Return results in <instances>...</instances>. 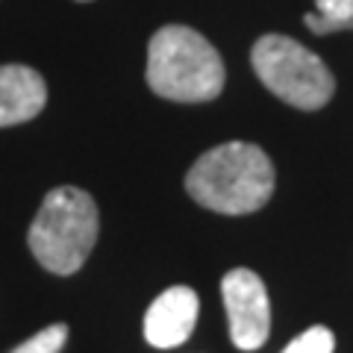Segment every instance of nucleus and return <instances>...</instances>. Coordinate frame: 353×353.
<instances>
[{
  "mask_svg": "<svg viewBox=\"0 0 353 353\" xmlns=\"http://www.w3.org/2000/svg\"><path fill=\"white\" fill-rule=\"evenodd\" d=\"M185 192L203 209L221 215H250L271 201L274 165L250 141H227L206 150L185 174Z\"/></svg>",
  "mask_w": 353,
  "mask_h": 353,
  "instance_id": "nucleus-1",
  "label": "nucleus"
},
{
  "mask_svg": "<svg viewBox=\"0 0 353 353\" xmlns=\"http://www.w3.org/2000/svg\"><path fill=\"white\" fill-rule=\"evenodd\" d=\"M224 59L201 32L183 24L162 27L148 48V85L176 103H206L224 92Z\"/></svg>",
  "mask_w": 353,
  "mask_h": 353,
  "instance_id": "nucleus-2",
  "label": "nucleus"
},
{
  "mask_svg": "<svg viewBox=\"0 0 353 353\" xmlns=\"http://www.w3.org/2000/svg\"><path fill=\"white\" fill-rule=\"evenodd\" d=\"M101 218L92 194L77 185H59L41 201L30 224V250L41 268L59 277H71L94 250Z\"/></svg>",
  "mask_w": 353,
  "mask_h": 353,
  "instance_id": "nucleus-3",
  "label": "nucleus"
},
{
  "mask_svg": "<svg viewBox=\"0 0 353 353\" xmlns=\"http://www.w3.org/2000/svg\"><path fill=\"white\" fill-rule=\"evenodd\" d=\"M250 62L262 85L294 109L315 112L336 92V80L324 59L289 36H262L253 44Z\"/></svg>",
  "mask_w": 353,
  "mask_h": 353,
  "instance_id": "nucleus-4",
  "label": "nucleus"
},
{
  "mask_svg": "<svg viewBox=\"0 0 353 353\" xmlns=\"http://www.w3.org/2000/svg\"><path fill=\"white\" fill-rule=\"evenodd\" d=\"M230 339L239 350H259L271 333V303L265 283L250 268H236L221 280Z\"/></svg>",
  "mask_w": 353,
  "mask_h": 353,
  "instance_id": "nucleus-5",
  "label": "nucleus"
},
{
  "mask_svg": "<svg viewBox=\"0 0 353 353\" xmlns=\"http://www.w3.org/2000/svg\"><path fill=\"white\" fill-rule=\"evenodd\" d=\"M197 294L189 285H174L165 289L157 301L150 303L145 315V339L153 347H180L189 341L197 324Z\"/></svg>",
  "mask_w": 353,
  "mask_h": 353,
  "instance_id": "nucleus-6",
  "label": "nucleus"
},
{
  "mask_svg": "<svg viewBox=\"0 0 353 353\" xmlns=\"http://www.w3.org/2000/svg\"><path fill=\"white\" fill-rule=\"evenodd\" d=\"M48 103V85L30 65H0V127L27 124Z\"/></svg>",
  "mask_w": 353,
  "mask_h": 353,
  "instance_id": "nucleus-7",
  "label": "nucleus"
},
{
  "mask_svg": "<svg viewBox=\"0 0 353 353\" xmlns=\"http://www.w3.org/2000/svg\"><path fill=\"white\" fill-rule=\"evenodd\" d=\"M303 24L315 36L353 30V0H315V12H309Z\"/></svg>",
  "mask_w": 353,
  "mask_h": 353,
  "instance_id": "nucleus-8",
  "label": "nucleus"
},
{
  "mask_svg": "<svg viewBox=\"0 0 353 353\" xmlns=\"http://www.w3.org/2000/svg\"><path fill=\"white\" fill-rule=\"evenodd\" d=\"M68 341V327L65 324H53V327H44L41 333H36L30 341L18 345L12 353H59Z\"/></svg>",
  "mask_w": 353,
  "mask_h": 353,
  "instance_id": "nucleus-9",
  "label": "nucleus"
},
{
  "mask_svg": "<svg viewBox=\"0 0 353 353\" xmlns=\"http://www.w3.org/2000/svg\"><path fill=\"white\" fill-rule=\"evenodd\" d=\"M333 347H336V339L327 327H309L283 353H333Z\"/></svg>",
  "mask_w": 353,
  "mask_h": 353,
  "instance_id": "nucleus-10",
  "label": "nucleus"
},
{
  "mask_svg": "<svg viewBox=\"0 0 353 353\" xmlns=\"http://www.w3.org/2000/svg\"><path fill=\"white\" fill-rule=\"evenodd\" d=\"M80 3H88V0H80Z\"/></svg>",
  "mask_w": 353,
  "mask_h": 353,
  "instance_id": "nucleus-11",
  "label": "nucleus"
}]
</instances>
